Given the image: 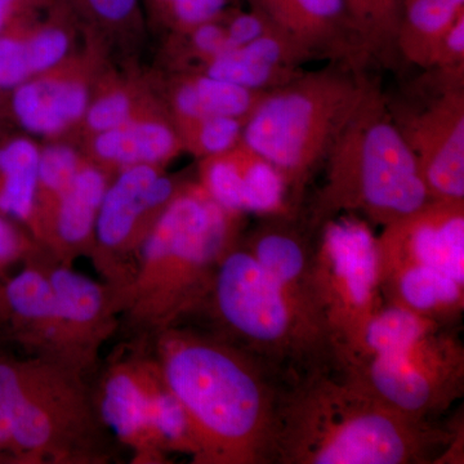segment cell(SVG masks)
<instances>
[{"label":"cell","mask_w":464,"mask_h":464,"mask_svg":"<svg viewBox=\"0 0 464 464\" xmlns=\"http://www.w3.org/2000/svg\"><path fill=\"white\" fill-rule=\"evenodd\" d=\"M463 426L384 404L337 368L284 384L274 464H432L459 456Z\"/></svg>","instance_id":"1"},{"label":"cell","mask_w":464,"mask_h":464,"mask_svg":"<svg viewBox=\"0 0 464 464\" xmlns=\"http://www.w3.org/2000/svg\"><path fill=\"white\" fill-rule=\"evenodd\" d=\"M163 375L188 414L199 462L274 464L284 384L256 357L188 335L168 344Z\"/></svg>","instance_id":"2"},{"label":"cell","mask_w":464,"mask_h":464,"mask_svg":"<svg viewBox=\"0 0 464 464\" xmlns=\"http://www.w3.org/2000/svg\"><path fill=\"white\" fill-rule=\"evenodd\" d=\"M456 326L384 304L357 350L334 368L400 413L436 422L463 395L464 346Z\"/></svg>","instance_id":"3"},{"label":"cell","mask_w":464,"mask_h":464,"mask_svg":"<svg viewBox=\"0 0 464 464\" xmlns=\"http://www.w3.org/2000/svg\"><path fill=\"white\" fill-rule=\"evenodd\" d=\"M324 164L325 183L304 219L310 230L342 213L383 227L431 200L417 157L375 85Z\"/></svg>","instance_id":"4"},{"label":"cell","mask_w":464,"mask_h":464,"mask_svg":"<svg viewBox=\"0 0 464 464\" xmlns=\"http://www.w3.org/2000/svg\"><path fill=\"white\" fill-rule=\"evenodd\" d=\"M373 84L356 66L299 74L266 92L244 124L241 141L282 174L293 209Z\"/></svg>","instance_id":"5"},{"label":"cell","mask_w":464,"mask_h":464,"mask_svg":"<svg viewBox=\"0 0 464 464\" xmlns=\"http://www.w3.org/2000/svg\"><path fill=\"white\" fill-rule=\"evenodd\" d=\"M228 343L256 357L283 384L334 366L331 343L289 306L255 257L235 244L209 286Z\"/></svg>","instance_id":"6"},{"label":"cell","mask_w":464,"mask_h":464,"mask_svg":"<svg viewBox=\"0 0 464 464\" xmlns=\"http://www.w3.org/2000/svg\"><path fill=\"white\" fill-rule=\"evenodd\" d=\"M311 280L317 313L331 342L334 364L362 343L383 307L377 266V235L365 219L346 213L313 231Z\"/></svg>","instance_id":"7"},{"label":"cell","mask_w":464,"mask_h":464,"mask_svg":"<svg viewBox=\"0 0 464 464\" xmlns=\"http://www.w3.org/2000/svg\"><path fill=\"white\" fill-rule=\"evenodd\" d=\"M240 216L226 210L204 190L168 203L142 246L146 264L160 275L167 307L190 306L206 295L217 266L235 246Z\"/></svg>","instance_id":"8"},{"label":"cell","mask_w":464,"mask_h":464,"mask_svg":"<svg viewBox=\"0 0 464 464\" xmlns=\"http://www.w3.org/2000/svg\"><path fill=\"white\" fill-rule=\"evenodd\" d=\"M378 273L426 268L464 283V200H430L383 226L377 237Z\"/></svg>","instance_id":"9"},{"label":"cell","mask_w":464,"mask_h":464,"mask_svg":"<svg viewBox=\"0 0 464 464\" xmlns=\"http://www.w3.org/2000/svg\"><path fill=\"white\" fill-rule=\"evenodd\" d=\"M398 123L413 150L431 200H464V96L450 84Z\"/></svg>","instance_id":"10"},{"label":"cell","mask_w":464,"mask_h":464,"mask_svg":"<svg viewBox=\"0 0 464 464\" xmlns=\"http://www.w3.org/2000/svg\"><path fill=\"white\" fill-rule=\"evenodd\" d=\"M264 218L244 248L273 280L295 314L329 342L317 313L311 280L313 231L298 215Z\"/></svg>","instance_id":"11"},{"label":"cell","mask_w":464,"mask_h":464,"mask_svg":"<svg viewBox=\"0 0 464 464\" xmlns=\"http://www.w3.org/2000/svg\"><path fill=\"white\" fill-rule=\"evenodd\" d=\"M255 11L277 33L308 56L333 54L357 63L360 54L344 11L343 0H250Z\"/></svg>","instance_id":"12"},{"label":"cell","mask_w":464,"mask_h":464,"mask_svg":"<svg viewBox=\"0 0 464 464\" xmlns=\"http://www.w3.org/2000/svg\"><path fill=\"white\" fill-rule=\"evenodd\" d=\"M311 58L277 33L210 58L207 75L257 92L276 90L301 74L299 63Z\"/></svg>","instance_id":"13"},{"label":"cell","mask_w":464,"mask_h":464,"mask_svg":"<svg viewBox=\"0 0 464 464\" xmlns=\"http://www.w3.org/2000/svg\"><path fill=\"white\" fill-rule=\"evenodd\" d=\"M169 179L149 164L128 167L106 190L96 219L97 237L106 246L127 240L140 217L149 209L164 206L173 197Z\"/></svg>","instance_id":"14"},{"label":"cell","mask_w":464,"mask_h":464,"mask_svg":"<svg viewBox=\"0 0 464 464\" xmlns=\"http://www.w3.org/2000/svg\"><path fill=\"white\" fill-rule=\"evenodd\" d=\"M384 304L444 325H458L464 310V283L426 268L378 273Z\"/></svg>","instance_id":"15"},{"label":"cell","mask_w":464,"mask_h":464,"mask_svg":"<svg viewBox=\"0 0 464 464\" xmlns=\"http://www.w3.org/2000/svg\"><path fill=\"white\" fill-rule=\"evenodd\" d=\"M14 111L25 130L35 134H56L79 121L87 111L88 92L70 81L25 82L14 88Z\"/></svg>","instance_id":"16"},{"label":"cell","mask_w":464,"mask_h":464,"mask_svg":"<svg viewBox=\"0 0 464 464\" xmlns=\"http://www.w3.org/2000/svg\"><path fill=\"white\" fill-rule=\"evenodd\" d=\"M462 14L464 0H402L396 50L430 69L439 43Z\"/></svg>","instance_id":"17"},{"label":"cell","mask_w":464,"mask_h":464,"mask_svg":"<svg viewBox=\"0 0 464 464\" xmlns=\"http://www.w3.org/2000/svg\"><path fill=\"white\" fill-rule=\"evenodd\" d=\"M93 148L100 158L112 163L151 166L172 157L179 149V140L166 124L130 121L115 130L97 134Z\"/></svg>","instance_id":"18"},{"label":"cell","mask_w":464,"mask_h":464,"mask_svg":"<svg viewBox=\"0 0 464 464\" xmlns=\"http://www.w3.org/2000/svg\"><path fill=\"white\" fill-rule=\"evenodd\" d=\"M265 93L206 74L179 85L174 94V106L182 123L209 116L246 121Z\"/></svg>","instance_id":"19"},{"label":"cell","mask_w":464,"mask_h":464,"mask_svg":"<svg viewBox=\"0 0 464 464\" xmlns=\"http://www.w3.org/2000/svg\"><path fill=\"white\" fill-rule=\"evenodd\" d=\"M360 57H389L396 50L402 0H343Z\"/></svg>","instance_id":"20"},{"label":"cell","mask_w":464,"mask_h":464,"mask_svg":"<svg viewBox=\"0 0 464 464\" xmlns=\"http://www.w3.org/2000/svg\"><path fill=\"white\" fill-rule=\"evenodd\" d=\"M38 148L25 139L14 140L0 149V210L26 219L32 215L38 188Z\"/></svg>","instance_id":"21"},{"label":"cell","mask_w":464,"mask_h":464,"mask_svg":"<svg viewBox=\"0 0 464 464\" xmlns=\"http://www.w3.org/2000/svg\"><path fill=\"white\" fill-rule=\"evenodd\" d=\"M106 190L105 177L100 170L79 168L72 186L60 197L57 228L63 240L81 243L91 234Z\"/></svg>","instance_id":"22"},{"label":"cell","mask_w":464,"mask_h":464,"mask_svg":"<svg viewBox=\"0 0 464 464\" xmlns=\"http://www.w3.org/2000/svg\"><path fill=\"white\" fill-rule=\"evenodd\" d=\"M0 405L11 423L12 441L25 449H41L50 442L53 426L44 409L26 398L16 372L0 365Z\"/></svg>","instance_id":"23"},{"label":"cell","mask_w":464,"mask_h":464,"mask_svg":"<svg viewBox=\"0 0 464 464\" xmlns=\"http://www.w3.org/2000/svg\"><path fill=\"white\" fill-rule=\"evenodd\" d=\"M102 414L116 435L136 438L150 429V396L130 375H115L106 384Z\"/></svg>","instance_id":"24"},{"label":"cell","mask_w":464,"mask_h":464,"mask_svg":"<svg viewBox=\"0 0 464 464\" xmlns=\"http://www.w3.org/2000/svg\"><path fill=\"white\" fill-rule=\"evenodd\" d=\"M50 283L58 317L70 323L85 324L99 315L102 293L96 283L66 268L53 271Z\"/></svg>","instance_id":"25"},{"label":"cell","mask_w":464,"mask_h":464,"mask_svg":"<svg viewBox=\"0 0 464 464\" xmlns=\"http://www.w3.org/2000/svg\"><path fill=\"white\" fill-rule=\"evenodd\" d=\"M150 430L168 444L186 449L197 456V444L192 438L188 414L167 386L166 390L150 395Z\"/></svg>","instance_id":"26"},{"label":"cell","mask_w":464,"mask_h":464,"mask_svg":"<svg viewBox=\"0 0 464 464\" xmlns=\"http://www.w3.org/2000/svg\"><path fill=\"white\" fill-rule=\"evenodd\" d=\"M7 297L12 308L27 319L58 317L50 279L36 271H24L14 277L9 283Z\"/></svg>","instance_id":"27"},{"label":"cell","mask_w":464,"mask_h":464,"mask_svg":"<svg viewBox=\"0 0 464 464\" xmlns=\"http://www.w3.org/2000/svg\"><path fill=\"white\" fill-rule=\"evenodd\" d=\"M246 121L232 116H209L182 124L192 146L201 154L212 157L227 151L241 141Z\"/></svg>","instance_id":"28"},{"label":"cell","mask_w":464,"mask_h":464,"mask_svg":"<svg viewBox=\"0 0 464 464\" xmlns=\"http://www.w3.org/2000/svg\"><path fill=\"white\" fill-rule=\"evenodd\" d=\"M79 170L78 157L67 146H50L39 154L38 177L47 190L65 194Z\"/></svg>","instance_id":"29"},{"label":"cell","mask_w":464,"mask_h":464,"mask_svg":"<svg viewBox=\"0 0 464 464\" xmlns=\"http://www.w3.org/2000/svg\"><path fill=\"white\" fill-rule=\"evenodd\" d=\"M69 50V39L63 30L45 29L25 41V51L33 74L47 72L61 63Z\"/></svg>","instance_id":"30"},{"label":"cell","mask_w":464,"mask_h":464,"mask_svg":"<svg viewBox=\"0 0 464 464\" xmlns=\"http://www.w3.org/2000/svg\"><path fill=\"white\" fill-rule=\"evenodd\" d=\"M132 103L127 94L115 92L88 106L87 124L97 134L115 130L130 121Z\"/></svg>","instance_id":"31"},{"label":"cell","mask_w":464,"mask_h":464,"mask_svg":"<svg viewBox=\"0 0 464 464\" xmlns=\"http://www.w3.org/2000/svg\"><path fill=\"white\" fill-rule=\"evenodd\" d=\"M33 75L27 61L25 42L0 36V88L14 90Z\"/></svg>","instance_id":"32"},{"label":"cell","mask_w":464,"mask_h":464,"mask_svg":"<svg viewBox=\"0 0 464 464\" xmlns=\"http://www.w3.org/2000/svg\"><path fill=\"white\" fill-rule=\"evenodd\" d=\"M464 61V14L457 18L433 54L431 66L445 72H459Z\"/></svg>","instance_id":"33"},{"label":"cell","mask_w":464,"mask_h":464,"mask_svg":"<svg viewBox=\"0 0 464 464\" xmlns=\"http://www.w3.org/2000/svg\"><path fill=\"white\" fill-rule=\"evenodd\" d=\"M273 30H275L274 26L257 11L237 14L231 18L230 23L226 26L231 50L243 47Z\"/></svg>","instance_id":"34"},{"label":"cell","mask_w":464,"mask_h":464,"mask_svg":"<svg viewBox=\"0 0 464 464\" xmlns=\"http://www.w3.org/2000/svg\"><path fill=\"white\" fill-rule=\"evenodd\" d=\"M226 3L227 0H170L177 20L190 27L216 20Z\"/></svg>","instance_id":"35"},{"label":"cell","mask_w":464,"mask_h":464,"mask_svg":"<svg viewBox=\"0 0 464 464\" xmlns=\"http://www.w3.org/2000/svg\"><path fill=\"white\" fill-rule=\"evenodd\" d=\"M192 42L195 48L208 60L231 51L226 27L218 25L215 20L195 26Z\"/></svg>","instance_id":"36"},{"label":"cell","mask_w":464,"mask_h":464,"mask_svg":"<svg viewBox=\"0 0 464 464\" xmlns=\"http://www.w3.org/2000/svg\"><path fill=\"white\" fill-rule=\"evenodd\" d=\"M92 11L96 12L103 20L123 21L136 7L137 0H87Z\"/></svg>","instance_id":"37"},{"label":"cell","mask_w":464,"mask_h":464,"mask_svg":"<svg viewBox=\"0 0 464 464\" xmlns=\"http://www.w3.org/2000/svg\"><path fill=\"white\" fill-rule=\"evenodd\" d=\"M17 250V237L14 228L0 218V261L11 258Z\"/></svg>","instance_id":"38"},{"label":"cell","mask_w":464,"mask_h":464,"mask_svg":"<svg viewBox=\"0 0 464 464\" xmlns=\"http://www.w3.org/2000/svg\"><path fill=\"white\" fill-rule=\"evenodd\" d=\"M8 441H12L11 423H9L7 413L0 405V444H5Z\"/></svg>","instance_id":"39"},{"label":"cell","mask_w":464,"mask_h":464,"mask_svg":"<svg viewBox=\"0 0 464 464\" xmlns=\"http://www.w3.org/2000/svg\"><path fill=\"white\" fill-rule=\"evenodd\" d=\"M20 0H0V33Z\"/></svg>","instance_id":"40"},{"label":"cell","mask_w":464,"mask_h":464,"mask_svg":"<svg viewBox=\"0 0 464 464\" xmlns=\"http://www.w3.org/2000/svg\"><path fill=\"white\" fill-rule=\"evenodd\" d=\"M168 2H169V3H170V0H168Z\"/></svg>","instance_id":"41"}]
</instances>
